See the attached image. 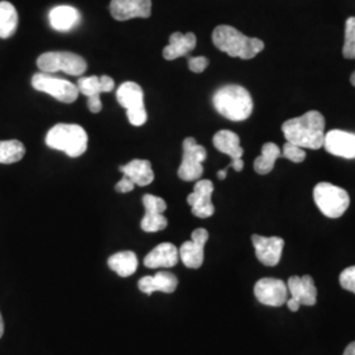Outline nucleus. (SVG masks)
<instances>
[{"label": "nucleus", "instance_id": "f257e3e1", "mask_svg": "<svg viewBox=\"0 0 355 355\" xmlns=\"http://www.w3.org/2000/svg\"><path fill=\"white\" fill-rule=\"evenodd\" d=\"M287 142L295 144L303 149H320L325 137V119L318 111L287 120L282 125Z\"/></svg>", "mask_w": 355, "mask_h": 355}, {"label": "nucleus", "instance_id": "f03ea898", "mask_svg": "<svg viewBox=\"0 0 355 355\" xmlns=\"http://www.w3.org/2000/svg\"><path fill=\"white\" fill-rule=\"evenodd\" d=\"M212 41L218 51L242 60H252L265 48L262 40L248 37L230 26H216L212 33Z\"/></svg>", "mask_w": 355, "mask_h": 355}, {"label": "nucleus", "instance_id": "7ed1b4c3", "mask_svg": "<svg viewBox=\"0 0 355 355\" xmlns=\"http://www.w3.org/2000/svg\"><path fill=\"white\" fill-rule=\"evenodd\" d=\"M216 111L232 121H243L253 112V99L248 89L239 85H228L214 95Z\"/></svg>", "mask_w": 355, "mask_h": 355}, {"label": "nucleus", "instance_id": "20e7f679", "mask_svg": "<svg viewBox=\"0 0 355 355\" xmlns=\"http://www.w3.org/2000/svg\"><path fill=\"white\" fill-rule=\"evenodd\" d=\"M89 137L83 128L76 124H57L46 135V145L67 154L71 158L80 157L87 150Z\"/></svg>", "mask_w": 355, "mask_h": 355}, {"label": "nucleus", "instance_id": "39448f33", "mask_svg": "<svg viewBox=\"0 0 355 355\" xmlns=\"http://www.w3.org/2000/svg\"><path fill=\"white\" fill-rule=\"evenodd\" d=\"M313 199L318 209L329 218H338L347 211L350 196L347 191L328 182H321L313 190Z\"/></svg>", "mask_w": 355, "mask_h": 355}, {"label": "nucleus", "instance_id": "423d86ee", "mask_svg": "<svg viewBox=\"0 0 355 355\" xmlns=\"http://www.w3.org/2000/svg\"><path fill=\"white\" fill-rule=\"evenodd\" d=\"M38 69L42 73L64 71L73 76H83L87 70V62L76 53L70 51H48L37 58Z\"/></svg>", "mask_w": 355, "mask_h": 355}, {"label": "nucleus", "instance_id": "0eeeda50", "mask_svg": "<svg viewBox=\"0 0 355 355\" xmlns=\"http://www.w3.org/2000/svg\"><path fill=\"white\" fill-rule=\"evenodd\" d=\"M117 102L127 110L129 123L135 127H141L146 123L148 114L144 104V91L135 82H124L116 94Z\"/></svg>", "mask_w": 355, "mask_h": 355}, {"label": "nucleus", "instance_id": "6e6552de", "mask_svg": "<svg viewBox=\"0 0 355 355\" xmlns=\"http://www.w3.org/2000/svg\"><path fill=\"white\" fill-rule=\"evenodd\" d=\"M207 159V150L192 137L183 141V161L179 166L178 177L186 182L199 180L203 175V162Z\"/></svg>", "mask_w": 355, "mask_h": 355}, {"label": "nucleus", "instance_id": "1a4fd4ad", "mask_svg": "<svg viewBox=\"0 0 355 355\" xmlns=\"http://www.w3.org/2000/svg\"><path fill=\"white\" fill-rule=\"evenodd\" d=\"M33 89L40 92H45L48 95L57 99L58 102L74 103L79 95V89L74 83L62 79L51 76L48 73H38L32 78Z\"/></svg>", "mask_w": 355, "mask_h": 355}, {"label": "nucleus", "instance_id": "9d476101", "mask_svg": "<svg viewBox=\"0 0 355 355\" xmlns=\"http://www.w3.org/2000/svg\"><path fill=\"white\" fill-rule=\"evenodd\" d=\"M254 295L261 304L282 306L288 300V288L283 280L263 278L255 283Z\"/></svg>", "mask_w": 355, "mask_h": 355}, {"label": "nucleus", "instance_id": "9b49d317", "mask_svg": "<svg viewBox=\"0 0 355 355\" xmlns=\"http://www.w3.org/2000/svg\"><path fill=\"white\" fill-rule=\"evenodd\" d=\"M214 183L208 179H199L193 186V192L189 195L187 203L190 204L192 214L199 218H208L215 214L212 204Z\"/></svg>", "mask_w": 355, "mask_h": 355}, {"label": "nucleus", "instance_id": "f8f14e48", "mask_svg": "<svg viewBox=\"0 0 355 355\" xmlns=\"http://www.w3.org/2000/svg\"><path fill=\"white\" fill-rule=\"evenodd\" d=\"M208 232L204 228L195 229L191 241L184 242L179 249V258L189 268H199L204 262V246L208 241Z\"/></svg>", "mask_w": 355, "mask_h": 355}, {"label": "nucleus", "instance_id": "ddd939ff", "mask_svg": "<svg viewBox=\"0 0 355 355\" xmlns=\"http://www.w3.org/2000/svg\"><path fill=\"white\" fill-rule=\"evenodd\" d=\"M110 11L114 20L127 21L130 19H148L152 15V0H112Z\"/></svg>", "mask_w": 355, "mask_h": 355}, {"label": "nucleus", "instance_id": "4468645a", "mask_svg": "<svg viewBox=\"0 0 355 355\" xmlns=\"http://www.w3.org/2000/svg\"><path fill=\"white\" fill-rule=\"evenodd\" d=\"M327 152L346 159H355V133L333 129L324 137Z\"/></svg>", "mask_w": 355, "mask_h": 355}, {"label": "nucleus", "instance_id": "2eb2a0df", "mask_svg": "<svg viewBox=\"0 0 355 355\" xmlns=\"http://www.w3.org/2000/svg\"><path fill=\"white\" fill-rule=\"evenodd\" d=\"M255 255L265 266H277L282 258L284 241L280 237H263L254 234L252 237Z\"/></svg>", "mask_w": 355, "mask_h": 355}, {"label": "nucleus", "instance_id": "dca6fc26", "mask_svg": "<svg viewBox=\"0 0 355 355\" xmlns=\"http://www.w3.org/2000/svg\"><path fill=\"white\" fill-rule=\"evenodd\" d=\"M287 288L288 293H291L292 299L299 304L308 306L316 304L318 290L311 275L291 277L287 283Z\"/></svg>", "mask_w": 355, "mask_h": 355}, {"label": "nucleus", "instance_id": "f3484780", "mask_svg": "<svg viewBox=\"0 0 355 355\" xmlns=\"http://www.w3.org/2000/svg\"><path fill=\"white\" fill-rule=\"evenodd\" d=\"M179 250L174 243L164 242L154 248L144 259V265L149 268H170L177 266Z\"/></svg>", "mask_w": 355, "mask_h": 355}, {"label": "nucleus", "instance_id": "a211bd4d", "mask_svg": "<svg viewBox=\"0 0 355 355\" xmlns=\"http://www.w3.org/2000/svg\"><path fill=\"white\" fill-rule=\"evenodd\" d=\"M178 278L168 271H158L154 277H144L139 282V288L146 295H152L153 292H165L173 293L177 290Z\"/></svg>", "mask_w": 355, "mask_h": 355}, {"label": "nucleus", "instance_id": "6ab92c4d", "mask_svg": "<svg viewBox=\"0 0 355 355\" xmlns=\"http://www.w3.org/2000/svg\"><path fill=\"white\" fill-rule=\"evenodd\" d=\"M49 23L54 31L69 32L80 23V12L71 6H57L49 12Z\"/></svg>", "mask_w": 355, "mask_h": 355}, {"label": "nucleus", "instance_id": "aec40b11", "mask_svg": "<svg viewBox=\"0 0 355 355\" xmlns=\"http://www.w3.org/2000/svg\"><path fill=\"white\" fill-rule=\"evenodd\" d=\"M120 171L124 177L129 178L135 186L145 187L154 180L152 164L146 159H133L125 166H120Z\"/></svg>", "mask_w": 355, "mask_h": 355}, {"label": "nucleus", "instance_id": "412c9836", "mask_svg": "<svg viewBox=\"0 0 355 355\" xmlns=\"http://www.w3.org/2000/svg\"><path fill=\"white\" fill-rule=\"evenodd\" d=\"M196 46V36L193 33L175 32L170 36V44L164 49V57L167 61H174L179 57L187 55Z\"/></svg>", "mask_w": 355, "mask_h": 355}, {"label": "nucleus", "instance_id": "4be33fe9", "mask_svg": "<svg viewBox=\"0 0 355 355\" xmlns=\"http://www.w3.org/2000/svg\"><path fill=\"white\" fill-rule=\"evenodd\" d=\"M76 87L80 94L89 98H101L103 92H111L114 89V79L111 76H86L78 79Z\"/></svg>", "mask_w": 355, "mask_h": 355}, {"label": "nucleus", "instance_id": "5701e85b", "mask_svg": "<svg viewBox=\"0 0 355 355\" xmlns=\"http://www.w3.org/2000/svg\"><path fill=\"white\" fill-rule=\"evenodd\" d=\"M214 145L218 152L224 153L232 158V161L242 159L243 149L240 145V137L230 130H220L214 137Z\"/></svg>", "mask_w": 355, "mask_h": 355}, {"label": "nucleus", "instance_id": "b1692460", "mask_svg": "<svg viewBox=\"0 0 355 355\" xmlns=\"http://www.w3.org/2000/svg\"><path fill=\"white\" fill-rule=\"evenodd\" d=\"M108 266L119 277L128 278L136 272L139 267V259L133 252H120L110 257Z\"/></svg>", "mask_w": 355, "mask_h": 355}, {"label": "nucleus", "instance_id": "393cba45", "mask_svg": "<svg viewBox=\"0 0 355 355\" xmlns=\"http://www.w3.org/2000/svg\"><path fill=\"white\" fill-rule=\"evenodd\" d=\"M283 154L279 146L274 142H267L262 146V154L254 161V170L257 174L266 175L272 171L275 161L282 158Z\"/></svg>", "mask_w": 355, "mask_h": 355}, {"label": "nucleus", "instance_id": "a878e982", "mask_svg": "<svg viewBox=\"0 0 355 355\" xmlns=\"http://www.w3.org/2000/svg\"><path fill=\"white\" fill-rule=\"evenodd\" d=\"M19 24L17 11L10 1H0V38L15 35Z\"/></svg>", "mask_w": 355, "mask_h": 355}, {"label": "nucleus", "instance_id": "bb28decb", "mask_svg": "<svg viewBox=\"0 0 355 355\" xmlns=\"http://www.w3.org/2000/svg\"><path fill=\"white\" fill-rule=\"evenodd\" d=\"M26 146L19 140L0 141V164L11 165L23 159Z\"/></svg>", "mask_w": 355, "mask_h": 355}, {"label": "nucleus", "instance_id": "cd10ccee", "mask_svg": "<svg viewBox=\"0 0 355 355\" xmlns=\"http://www.w3.org/2000/svg\"><path fill=\"white\" fill-rule=\"evenodd\" d=\"M167 227V218L164 214H148L145 212V216L141 220V229L146 233H154L164 230Z\"/></svg>", "mask_w": 355, "mask_h": 355}, {"label": "nucleus", "instance_id": "c85d7f7f", "mask_svg": "<svg viewBox=\"0 0 355 355\" xmlns=\"http://www.w3.org/2000/svg\"><path fill=\"white\" fill-rule=\"evenodd\" d=\"M343 53L345 58L355 60V17H349L346 21Z\"/></svg>", "mask_w": 355, "mask_h": 355}, {"label": "nucleus", "instance_id": "c756f323", "mask_svg": "<svg viewBox=\"0 0 355 355\" xmlns=\"http://www.w3.org/2000/svg\"><path fill=\"white\" fill-rule=\"evenodd\" d=\"M142 203L145 205V212L148 214H164L167 208V204L162 198L146 193L142 198Z\"/></svg>", "mask_w": 355, "mask_h": 355}, {"label": "nucleus", "instance_id": "7c9ffc66", "mask_svg": "<svg viewBox=\"0 0 355 355\" xmlns=\"http://www.w3.org/2000/svg\"><path fill=\"white\" fill-rule=\"evenodd\" d=\"M282 154H283V158H287V159H290V161L295 162V164L303 162L305 157H306L303 148H300V146H297L295 144H291V142H286L284 144Z\"/></svg>", "mask_w": 355, "mask_h": 355}, {"label": "nucleus", "instance_id": "2f4dec72", "mask_svg": "<svg viewBox=\"0 0 355 355\" xmlns=\"http://www.w3.org/2000/svg\"><path fill=\"white\" fill-rule=\"evenodd\" d=\"M340 283L343 288L355 293V266L345 268L340 275Z\"/></svg>", "mask_w": 355, "mask_h": 355}, {"label": "nucleus", "instance_id": "473e14b6", "mask_svg": "<svg viewBox=\"0 0 355 355\" xmlns=\"http://www.w3.org/2000/svg\"><path fill=\"white\" fill-rule=\"evenodd\" d=\"M208 58L205 57H191L189 60V67L192 73H203L208 66Z\"/></svg>", "mask_w": 355, "mask_h": 355}, {"label": "nucleus", "instance_id": "72a5a7b5", "mask_svg": "<svg viewBox=\"0 0 355 355\" xmlns=\"http://www.w3.org/2000/svg\"><path fill=\"white\" fill-rule=\"evenodd\" d=\"M116 191L117 192H121V193H127V192H130V191H133L135 189V183L127 177H123V179L120 180V182H117V184H116Z\"/></svg>", "mask_w": 355, "mask_h": 355}, {"label": "nucleus", "instance_id": "f704fd0d", "mask_svg": "<svg viewBox=\"0 0 355 355\" xmlns=\"http://www.w3.org/2000/svg\"><path fill=\"white\" fill-rule=\"evenodd\" d=\"M87 105H89V111L94 114H98L102 111L103 104L101 98H89Z\"/></svg>", "mask_w": 355, "mask_h": 355}, {"label": "nucleus", "instance_id": "c9c22d12", "mask_svg": "<svg viewBox=\"0 0 355 355\" xmlns=\"http://www.w3.org/2000/svg\"><path fill=\"white\" fill-rule=\"evenodd\" d=\"M286 304L288 305V308H290V311H292V312H297L299 311V308L302 306V305L299 304L296 300H293V299H288L287 300V303Z\"/></svg>", "mask_w": 355, "mask_h": 355}, {"label": "nucleus", "instance_id": "e433bc0d", "mask_svg": "<svg viewBox=\"0 0 355 355\" xmlns=\"http://www.w3.org/2000/svg\"><path fill=\"white\" fill-rule=\"evenodd\" d=\"M343 355H355V343H352L343 352Z\"/></svg>", "mask_w": 355, "mask_h": 355}, {"label": "nucleus", "instance_id": "4c0bfd02", "mask_svg": "<svg viewBox=\"0 0 355 355\" xmlns=\"http://www.w3.org/2000/svg\"><path fill=\"white\" fill-rule=\"evenodd\" d=\"M227 171H228V168H224V170L218 171V173H217V178H218L220 180H224V179L227 178Z\"/></svg>", "mask_w": 355, "mask_h": 355}, {"label": "nucleus", "instance_id": "58836bf2", "mask_svg": "<svg viewBox=\"0 0 355 355\" xmlns=\"http://www.w3.org/2000/svg\"><path fill=\"white\" fill-rule=\"evenodd\" d=\"M3 333H4V321H3V318H1V313H0V338H1Z\"/></svg>", "mask_w": 355, "mask_h": 355}, {"label": "nucleus", "instance_id": "ea45409f", "mask_svg": "<svg viewBox=\"0 0 355 355\" xmlns=\"http://www.w3.org/2000/svg\"><path fill=\"white\" fill-rule=\"evenodd\" d=\"M352 85L355 86V73H353V76H352Z\"/></svg>", "mask_w": 355, "mask_h": 355}]
</instances>
